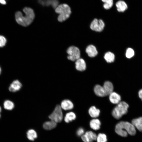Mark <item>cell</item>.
Returning a JSON list of instances; mask_svg holds the SVG:
<instances>
[{
	"mask_svg": "<svg viewBox=\"0 0 142 142\" xmlns=\"http://www.w3.org/2000/svg\"><path fill=\"white\" fill-rule=\"evenodd\" d=\"M109 95V100L112 103L118 104L120 102L121 97L117 93L113 92Z\"/></svg>",
	"mask_w": 142,
	"mask_h": 142,
	"instance_id": "4fadbf2b",
	"label": "cell"
},
{
	"mask_svg": "<svg viewBox=\"0 0 142 142\" xmlns=\"http://www.w3.org/2000/svg\"><path fill=\"white\" fill-rule=\"evenodd\" d=\"M94 90L95 93L98 96L103 97L107 96L103 87L100 85H95Z\"/></svg>",
	"mask_w": 142,
	"mask_h": 142,
	"instance_id": "30bf717a",
	"label": "cell"
},
{
	"mask_svg": "<svg viewBox=\"0 0 142 142\" xmlns=\"http://www.w3.org/2000/svg\"><path fill=\"white\" fill-rule=\"evenodd\" d=\"M62 109L65 110L72 109L74 106L72 102L68 99H65L63 100L60 105Z\"/></svg>",
	"mask_w": 142,
	"mask_h": 142,
	"instance_id": "8fae6325",
	"label": "cell"
},
{
	"mask_svg": "<svg viewBox=\"0 0 142 142\" xmlns=\"http://www.w3.org/2000/svg\"><path fill=\"white\" fill-rule=\"evenodd\" d=\"M104 26V23L102 20L95 18L91 22L90 28L93 31L100 32L103 29Z\"/></svg>",
	"mask_w": 142,
	"mask_h": 142,
	"instance_id": "52a82bcc",
	"label": "cell"
},
{
	"mask_svg": "<svg viewBox=\"0 0 142 142\" xmlns=\"http://www.w3.org/2000/svg\"><path fill=\"white\" fill-rule=\"evenodd\" d=\"M4 108L8 110H11L13 109L14 107V103L12 101L7 100H5L3 103Z\"/></svg>",
	"mask_w": 142,
	"mask_h": 142,
	"instance_id": "cb8c5ba5",
	"label": "cell"
},
{
	"mask_svg": "<svg viewBox=\"0 0 142 142\" xmlns=\"http://www.w3.org/2000/svg\"><path fill=\"white\" fill-rule=\"evenodd\" d=\"M1 117V114H0V118Z\"/></svg>",
	"mask_w": 142,
	"mask_h": 142,
	"instance_id": "836d02e7",
	"label": "cell"
},
{
	"mask_svg": "<svg viewBox=\"0 0 142 142\" xmlns=\"http://www.w3.org/2000/svg\"><path fill=\"white\" fill-rule=\"evenodd\" d=\"M97 136L95 133L92 131H88L81 136V138L84 142H93L96 140Z\"/></svg>",
	"mask_w": 142,
	"mask_h": 142,
	"instance_id": "ba28073f",
	"label": "cell"
},
{
	"mask_svg": "<svg viewBox=\"0 0 142 142\" xmlns=\"http://www.w3.org/2000/svg\"><path fill=\"white\" fill-rule=\"evenodd\" d=\"M0 3L3 4H5L6 3L4 0H0Z\"/></svg>",
	"mask_w": 142,
	"mask_h": 142,
	"instance_id": "4dcf8cb0",
	"label": "cell"
},
{
	"mask_svg": "<svg viewBox=\"0 0 142 142\" xmlns=\"http://www.w3.org/2000/svg\"><path fill=\"white\" fill-rule=\"evenodd\" d=\"M104 3L103 7L105 9H109L113 6V0H101Z\"/></svg>",
	"mask_w": 142,
	"mask_h": 142,
	"instance_id": "d4e9b609",
	"label": "cell"
},
{
	"mask_svg": "<svg viewBox=\"0 0 142 142\" xmlns=\"http://www.w3.org/2000/svg\"><path fill=\"white\" fill-rule=\"evenodd\" d=\"M96 140L97 142H106V136L104 134L99 133L97 136Z\"/></svg>",
	"mask_w": 142,
	"mask_h": 142,
	"instance_id": "484cf974",
	"label": "cell"
},
{
	"mask_svg": "<svg viewBox=\"0 0 142 142\" xmlns=\"http://www.w3.org/2000/svg\"><path fill=\"white\" fill-rule=\"evenodd\" d=\"M7 41L5 38L2 36H0V47L4 46L6 44Z\"/></svg>",
	"mask_w": 142,
	"mask_h": 142,
	"instance_id": "83f0119b",
	"label": "cell"
},
{
	"mask_svg": "<svg viewBox=\"0 0 142 142\" xmlns=\"http://www.w3.org/2000/svg\"><path fill=\"white\" fill-rule=\"evenodd\" d=\"M128 104L125 102H120L114 108L112 112L113 117L116 119L120 118L124 115L126 114L129 107Z\"/></svg>",
	"mask_w": 142,
	"mask_h": 142,
	"instance_id": "277c9868",
	"label": "cell"
},
{
	"mask_svg": "<svg viewBox=\"0 0 142 142\" xmlns=\"http://www.w3.org/2000/svg\"><path fill=\"white\" fill-rule=\"evenodd\" d=\"M103 87L107 95L113 92V86L112 83L110 81H106L104 84Z\"/></svg>",
	"mask_w": 142,
	"mask_h": 142,
	"instance_id": "2e32d148",
	"label": "cell"
},
{
	"mask_svg": "<svg viewBox=\"0 0 142 142\" xmlns=\"http://www.w3.org/2000/svg\"><path fill=\"white\" fill-rule=\"evenodd\" d=\"M86 52L90 57H95L98 54V51L95 47L92 45H88L86 48Z\"/></svg>",
	"mask_w": 142,
	"mask_h": 142,
	"instance_id": "5bb4252c",
	"label": "cell"
},
{
	"mask_svg": "<svg viewBox=\"0 0 142 142\" xmlns=\"http://www.w3.org/2000/svg\"><path fill=\"white\" fill-rule=\"evenodd\" d=\"M75 68L78 70L82 71L84 70L86 68V64L84 60L82 58H79L76 60Z\"/></svg>",
	"mask_w": 142,
	"mask_h": 142,
	"instance_id": "7c38bea8",
	"label": "cell"
},
{
	"mask_svg": "<svg viewBox=\"0 0 142 142\" xmlns=\"http://www.w3.org/2000/svg\"><path fill=\"white\" fill-rule=\"evenodd\" d=\"M57 125V123L50 120V121H47L44 123L43 126L45 129L50 130L55 128Z\"/></svg>",
	"mask_w": 142,
	"mask_h": 142,
	"instance_id": "ffe728a7",
	"label": "cell"
},
{
	"mask_svg": "<svg viewBox=\"0 0 142 142\" xmlns=\"http://www.w3.org/2000/svg\"><path fill=\"white\" fill-rule=\"evenodd\" d=\"M132 123L139 130L142 131V117L133 119Z\"/></svg>",
	"mask_w": 142,
	"mask_h": 142,
	"instance_id": "ac0fdd59",
	"label": "cell"
},
{
	"mask_svg": "<svg viewBox=\"0 0 142 142\" xmlns=\"http://www.w3.org/2000/svg\"><path fill=\"white\" fill-rule=\"evenodd\" d=\"M134 54V52L133 50L130 48L127 49L126 53V56L128 58H130L133 57Z\"/></svg>",
	"mask_w": 142,
	"mask_h": 142,
	"instance_id": "4316f807",
	"label": "cell"
},
{
	"mask_svg": "<svg viewBox=\"0 0 142 142\" xmlns=\"http://www.w3.org/2000/svg\"><path fill=\"white\" fill-rule=\"evenodd\" d=\"M67 52L68 54L67 58L69 60L74 61L80 58V51L76 47L72 46L69 47L67 49Z\"/></svg>",
	"mask_w": 142,
	"mask_h": 142,
	"instance_id": "8992f818",
	"label": "cell"
},
{
	"mask_svg": "<svg viewBox=\"0 0 142 142\" xmlns=\"http://www.w3.org/2000/svg\"><path fill=\"white\" fill-rule=\"evenodd\" d=\"M48 117L50 120L57 123L61 122L63 118V114L62 109L60 105H57Z\"/></svg>",
	"mask_w": 142,
	"mask_h": 142,
	"instance_id": "5b68a950",
	"label": "cell"
},
{
	"mask_svg": "<svg viewBox=\"0 0 142 142\" xmlns=\"http://www.w3.org/2000/svg\"><path fill=\"white\" fill-rule=\"evenodd\" d=\"M1 107L0 106V113L1 112Z\"/></svg>",
	"mask_w": 142,
	"mask_h": 142,
	"instance_id": "d6a6232c",
	"label": "cell"
},
{
	"mask_svg": "<svg viewBox=\"0 0 142 142\" xmlns=\"http://www.w3.org/2000/svg\"><path fill=\"white\" fill-rule=\"evenodd\" d=\"M55 11L59 14L58 20L60 22H63L68 19L71 13L70 7L65 3L58 5L55 8Z\"/></svg>",
	"mask_w": 142,
	"mask_h": 142,
	"instance_id": "3957f363",
	"label": "cell"
},
{
	"mask_svg": "<svg viewBox=\"0 0 142 142\" xmlns=\"http://www.w3.org/2000/svg\"><path fill=\"white\" fill-rule=\"evenodd\" d=\"M100 121L97 119H93L90 121V126L94 130H99L100 128Z\"/></svg>",
	"mask_w": 142,
	"mask_h": 142,
	"instance_id": "e0dca14e",
	"label": "cell"
},
{
	"mask_svg": "<svg viewBox=\"0 0 142 142\" xmlns=\"http://www.w3.org/2000/svg\"><path fill=\"white\" fill-rule=\"evenodd\" d=\"M84 129L82 128H80L77 130V134L78 136H82L84 134Z\"/></svg>",
	"mask_w": 142,
	"mask_h": 142,
	"instance_id": "f1b7e54d",
	"label": "cell"
},
{
	"mask_svg": "<svg viewBox=\"0 0 142 142\" xmlns=\"http://www.w3.org/2000/svg\"><path fill=\"white\" fill-rule=\"evenodd\" d=\"M115 131L118 135L126 137L128 134L131 135H135L136 133L135 127L131 123L127 121H121L116 125Z\"/></svg>",
	"mask_w": 142,
	"mask_h": 142,
	"instance_id": "7a4b0ae2",
	"label": "cell"
},
{
	"mask_svg": "<svg viewBox=\"0 0 142 142\" xmlns=\"http://www.w3.org/2000/svg\"><path fill=\"white\" fill-rule=\"evenodd\" d=\"M76 118L75 114L74 112H70L66 114L64 118V120L66 123H69L74 120Z\"/></svg>",
	"mask_w": 142,
	"mask_h": 142,
	"instance_id": "44dd1931",
	"label": "cell"
},
{
	"mask_svg": "<svg viewBox=\"0 0 142 142\" xmlns=\"http://www.w3.org/2000/svg\"><path fill=\"white\" fill-rule=\"evenodd\" d=\"M138 94L139 98L141 99L142 101V89L139 91Z\"/></svg>",
	"mask_w": 142,
	"mask_h": 142,
	"instance_id": "f546056e",
	"label": "cell"
},
{
	"mask_svg": "<svg viewBox=\"0 0 142 142\" xmlns=\"http://www.w3.org/2000/svg\"><path fill=\"white\" fill-rule=\"evenodd\" d=\"M23 11L25 15L23 16L20 11H17L15 14L16 20L19 24L23 26L27 27L33 22L35 14L33 9L30 8L25 7Z\"/></svg>",
	"mask_w": 142,
	"mask_h": 142,
	"instance_id": "6da1fadb",
	"label": "cell"
},
{
	"mask_svg": "<svg viewBox=\"0 0 142 142\" xmlns=\"http://www.w3.org/2000/svg\"><path fill=\"white\" fill-rule=\"evenodd\" d=\"M104 57L107 62L111 63L114 61L115 57L113 53L108 52L105 54Z\"/></svg>",
	"mask_w": 142,
	"mask_h": 142,
	"instance_id": "7402d4cb",
	"label": "cell"
},
{
	"mask_svg": "<svg viewBox=\"0 0 142 142\" xmlns=\"http://www.w3.org/2000/svg\"><path fill=\"white\" fill-rule=\"evenodd\" d=\"M117 11L120 12H123L128 8L126 3L124 1L119 0L115 4Z\"/></svg>",
	"mask_w": 142,
	"mask_h": 142,
	"instance_id": "9a60e30c",
	"label": "cell"
},
{
	"mask_svg": "<svg viewBox=\"0 0 142 142\" xmlns=\"http://www.w3.org/2000/svg\"><path fill=\"white\" fill-rule=\"evenodd\" d=\"M100 112V110L94 106L91 107L88 111L89 115L93 118H96L98 117L99 115Z\"/></svg>",
	"mask_w": 142,
	"mask_h": 142,
	"instance_id": "d6986e66",
	"label": "cell"
},
{
	"mask_svg": "<svg viewBox=\"0 0 142 142\" xmlns=\"http://www.w3.org/2000/svg\"><path fill=\"white\" fill-rule=\"evenodd\" d=\"M22 87V84L18 80H14L11 84L9 88V91L16 92L19 90Z\"/></svg>",
	"mask_w": 142,
	"mask_h": 142,
	"instance_id": "9c48e42d",
	"label": "cell"
},
{
	"mask_svg": "<svg viewBox=\"0 0 142 142\" xmlns=\"http://www.w3.org/2000/svg\"><path fill=\"white\" fill-rule=\"evenodd\" d=\"M27 136L29 140L33 141L37 138V134L34 130L32 129H30L27 132Z\"/></svg>",
	"mask_w": 142,
	"mask_h": 142,
	"instance_id": "603a6c76",
	"label": "cell"
},
{
	"mask_svg": "<svg viewBox=\"0 0 142 142\" xmlns=\"http://www.w3.org/2000/svg\"><path fill=\"white\" fill-rule=\"evenodd\" d=\"M1 68L0 67V74H1Z\"/></svg>",
	"mask_w": 142,
	"mask_h": 142,
	"instance_id": "1f68e13d",
	"label": "cell"
}]
</instances>
